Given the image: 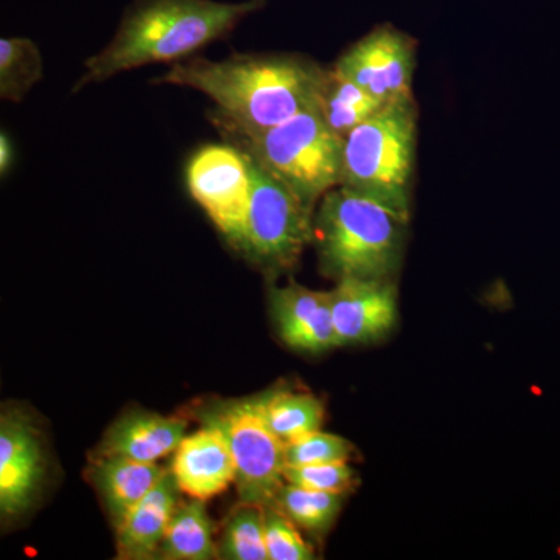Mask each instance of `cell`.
Instances as JSON below:
<instances>
[{
  "label": "cell",
  "mask_w": 560,
  "mask_h": 560,
  "mask_svg": "<svg viewBox=\"0 0 560 560\" xmlns=\"http://www.w3.org/2000/svg\"><path fill=\"white\" fill-rule=\"evenodd\" d=\"M329 68L298 54H234L172 62L154 80L190 88L215 103L209 119L221 135L257 132L319 108Z\"/></svg>",
  "instance_id": "obj_1"
},
{
  "label": "cell",
  "mask_w": 560,
  "mask_h": 560,
  "mask_svg": "<svg viewBox=\"0 0 560 560\" xmlns=\"http://www.w3.org/2000/svg\"><path fill=\"white\" fill-rule=\"evenodd\" d=\"M267 2L135 0L108 46L84 62V73L73 92L142 66L186 60L210 44L228 38L242 21L264 9Z\"/></svg>",
  "instance_id": "obj_2"
},
{
  "label": "cell",
  "mask_w": 560,
  "mask_h": 560,
  "mask_svg": "<svg viewBox=\"0 0 560 560\" xmlns=\"http://www.w3.org/2000/svg\"><path fill=\"white\" fill-rule=\"evenodd\" d=\"M410 220L338 186L313 213L320 270L330 278L394 280L401 267Z\"/></svg>",
  "instance_id": "obj_3"
},
{
  "label": "cell",
  "mask_w": 560,
  "mask_h": 560,
  "mask_svg": "<svg viewBox=\"0 0 560 560\" xmlns=\"http://www.w3.org/2000/svg\"><path fill=\"white\" fill-rule=\"evenodd\" d=\"M415 97L389 103L342 142L340 186L411 219L418 156Z\"/></svg>",
  "instance_id": "obj_4"
},
{
  "label": "cell",
  "mask_w": 560,
  "mask_h": 560,
  "mask_svg": "<svg viewBox=\"0 0 560 560\" xmlns=\"http://www.w3.org/2000/svg\"><path fill=\"white\" fill-rule=\"evenodd\" d=\"M221 136L313 212L327 191L340 186L345 139L327 127L318 109L304 110L264 131Z\"/></svg>",
  "instance_id": "obj_5"
},
{
  "label": "cell",
  "mask_w": 560,
  "mask_h": 560,
  "mask_svg": "<svg viewBox=\"0 0 560 560\" xmlns=\"http://www.w3.org/2000/svg\"><path fill=\"white\" fill-rule=\"evenodd\" d=\"M54 478L43 418L24 401H0V534L20 528L36 514Z\"/></svg>",
  "instance_id": "obj_6"
},
{
  "label": "cell",
  "mask_w": 560,
  "mask_h": 560,
  "mask_svg": "<svg viewBox=\"0 0 560 560\" xmlns=\"http://www.w3.org/2000/svg\"><path fill=\"white\" fill-rule=\"evenodd\" d=\"M201 425L221 431L235 463V488L243 503L270 506L285 485V444L261 416L257 397L209 400L195 408Z\"/></svg>",
  "instance_id": "obj_7"
},
{
  "label": "cell",
  "mask_w": 560,
  "mask_h": 560,
  "mask_svg": "<svg viewBox=\"0 0 560 560\" xmlns=\"http://www.w3.org/2000/svg\"><path fill=\"white\" fill-rule=\"evenodd\" d=\"M250 197L243 254L261 270H289L313 242V210L250 158Z\"/></svg>",
  "instance_id": "obj_8"
},
{
  "label": "cell",
  "mask_w": 560,
  "mask_h": 560,
  "mask_svg": "<svg viewBox=\"0 0 560 560\" xmlns=\"http://www.w3.org/2000/svg\"><path fill=\"white\" fill-rule=\"evenodd\" d=\"M186 184L191 198L238 253L249 208L248 156L228 142L201 147L187 162Z\"/></svg>",
  "instance_id": "obj_9"
},
{
  "label": "cell",
  "mask_w": 560,
  "mask_h": 560,
  "mask_svg": "<svg viewBox=\"0 0 560 560\" xmlns=\"http://www.w3.org/2000/svg\"><path fill=\"white\" fill-rule=\"evenodd\" d=\"M419 40L390 22L350 44L331 69L382 105L412 98Z\"/></svg>",
  "instance_id": "obj_10"
},
{
  "label": "cell",
  "mask_w": 560,
  "mask_h": 560,
  "mask_svg": "<svg viewBox=\"0 0 560 560\" xmlns=\"http://www.w3.org/2000/svg\"><path fill=\"white\" fill-rule=\"evenodd\" d=\"M329 293L338 346L381 340L396 326L399 311L394 280L345 278Z\"/></svg>",
  "instance_id": "obj_11"
},
{
  "label": "cell",
  "mask_w": 560,
  "mask_h": 560,
  "mask_svg": "<svg viewBox=\"0 0 560 560\" xmlns=\"http://www.w3.org/2000/svg\"><path fill=\"white\" fill-rule=\"evenodd\" d=\"M171 471L180 493L201 501L226 492L235 482V463L220 430L201 425L173 452Z\"/></svg>",
  "instance_id": "obj_12"
},
{
  "label": "cell",
  "mask_w": 560,
  "mask_h": 560,
  "mask_svg": "<svg viewBox=\"0 0 560 560\" xmlns=\"http://www.w3.org/2000/svg\"><path fill=\"white\" fill-rule=\"evenodd\" d=\"M270 305L280 338L290 348L313 353L337 348L329 291L294 282L272 287Z\"/></svg>",
  "instance_id": "obj_13"
},
{
  "label": "cell",
  "mask_w": 560,
  "mask_h": 560,
  "mask_svg": "<svg viewBox=\"0 0 560 560\" xmlns=\"http://www.w3.org/2000/svg\"><path fill=\"white\" fill-rule=\"evenodd\" d=\"M189 422L184 416L132 410L120 416L103 434L91 458L124 456L140 463H158L176 451Z\"/></svg>",
  "instance_id": "obj_14"
},
{
  "label": "cell",
  "mask_w": 560,
  "mask_h": 560,
  "mask_svg": "<svg viewBox=\"0 0 560 560\" xmlns=\"http://www.w3.org/2000/svg\"><path fill=\"white\" fill-rule=\"evenodd\" d=\"M180 500V490L171 469L153 489L136 504L116 528L117 558L124 560L154 559L167 530L173 511Z\"/></svg>",
  "instance_id": "obj_15"
},
{
  "label": "cell",
  "mask_w": 560,
  "mask_h": 560,
  "mask_svg": "<svg viewBox=\"0 0 560 560\" xmlns=\"http://www.w3.org/2000/svg\"><path fill=\"white\" fill-rule=\"evenodd\" d=\"M165 471L167 469L158 463H140L124 456H101L91 458L86 475L116 529L125 515L164 477Z\"/></svg>",
  "instance_id": "obj_16"
},
{
  "label": "cell",
  "mask_w": 560,
  "mask_h": 560,
  "mask_svg": "<svg viewBox=\"0 0 560 560\" xmlns=\"http://www.w3.org/2000/svg\"><path fill=\"white\" fill-rule=\"evenodd\" d=\"M215 523L206 508V501L179 500L173 511L167 530L158 550V559L212 560L219 559Z\"/></svg>",
  "instance_id": "obj_17"
},
{
  "label": "cell",
  "mask_w": 560,
  "mask_h": 560,
  "mask_svg": "<svg viewBox=\"0 0 560 560\" xmlns=\"http://www.w3.org/2000/svg\"><path fill=\"white\" fill-rule=\"evenodd\" d=\"M261 416L283 444L320 430L324 405L318 397L294 390H272L257 397Z\"/></svg>",
  "instance_id": "obj_18"
},
{
  "label": "cell",
  "mask_w": 560,
  "mask_h": 560,
  "mask_svg": "<svg viewBox=\"0 0 560 560\" xmlns=\"http://www.w3.org/2000/svg\"><path fill=\"white\" fill-rule=\"evenodd\" d=\"M383 106L386 105H382L355 83L329 68V75L320 94L318 113L335 135L345 139L350 131L371 119Z\"/></svg>",
  "instance_id": "obj_19"
},
{
  "label": "cell",
  "mask_w": 560,
  "mask_h": 560,
  "mask_svg": "<svg viewBox=\"0 0 560 560\" xmlns=\"http://www.w3.org/2000/svg\"><path fill=\"white\" fill-rule=\"evenodd\" d=\"M43 77V54L35 40L0 38V101L21 103Z\"/></svg>",
  "instance_id": "obj_20"
},
{
  "label": "cell",
  "mask_w": 560,
  "mask_h": 560,
  "mask_svg": "<svg viewBox=\"0 0 560 560\" xmlns=\"http://www.w3.org/2000/svg\"><path fill=\"white\" fill-rule=\"evenodd\" d=\"M342 493L320 492V490L285 485L279 489L275 506L282 511L298 528L315 536H324L340 515Z\"/></svg>",
  "instance_id": "obj_21"
},
{
  "label": "cell",
  "mask_w": 560,
  "mask_h": 560,
  "mask_svg": "<svg viewBox=\"0 0 560 560\" xmlns=\"http://www.w3.org/2000/svg\"><path fill=\"white\" fill-rule=\"evenodd\" d=\"M217 544L219 559L268 560L264 506L241 501L228 515Z\"/></svg>",
  "instance_id": "obj_22"
},
{
  "label": "cell",
  "mask_w": 560,
  "mask_h": 560,
  "mask_svg": "<svg viewBox=\"0 0 560 560\" xmlns=\"http://www.w3.org/2000/svg\"><path fill=\"white\" fill-rule=\"evenodd\" d=\"M265 544L268 560H312L315 551L298 530V526L275 504L264 508Z\"/></svg>",
  "instance_id": "obj_23"
},
{
  "label": "cell",
  "mask_w": 560,
  "mask_h": 560,
  "mask_svg": "<svg viewBox=\"0 0 560 560\" xmlns=\"http://www.w3.org/2000/svg\"><path fill=\"white\" fill-rule=\"evenodd\" d=\"M350 453L352 447L345 438L316 430L285 444V467L345 463Z\"/></svg>",
  "instance_id": "obj_24"
},
{
  "label": "cell",
  "mask_w": 560,
  "mask_h": 560,
  "mask_svg": "<svg viewBox=\"0 0 560 560\" xmlns=\"http://www.w3.org/2000/svg\"><path fill=\"white\" fill-rule=\"evenodd\" d=\"M285 482L300 488L320 490V492H349L355 482V475L345 463L307 464V466H287L283 470Z\"/></svg>",
  "instance_id": "obj_25"
},
{
  "label": "cell",
  "mask_w": 560,
  "mask_h": 560,
  "mask_svg": "<svg viewBox=\"0 0 560 560\" xmlns=\"http://www.w3.org/2000/svg\"><path fill=\"white\" fill-rule=\"evenodd\" d=\"M11 154L10 140L0 132V175L9 168Z\"/></svg>",
  "instance_id": "obj_26"
}]
</instances>
